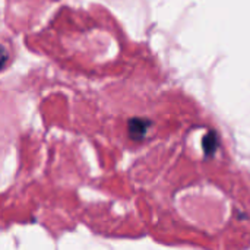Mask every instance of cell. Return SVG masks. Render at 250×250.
Listing matches in <instances>:
<instances>
[{
	"label": "cell",
	"mask_w": 250,
	"mask_h": 250,
	"mask_svg": "<svg viewBox=\"0 0 250 250\" xmlns=\"http://www.w3.org/2000/svg\"><path fill=\"white\" fill-rule=\"evenodd\" d=\"M217 149V136L214 132H209L205 138H204V152L207 154V157H211Z\"/></svg>",
	"instance_id": "2"
},
{
	"label": "cell",
	"mask_w": 250,
	"mask_h": 250,
	"mask_svg": "<svg viewBox=\"0 0 250 250\" xmlns=\"http://www.w3.org/2000/svg\"><path fill=\"white\" fill-rule=\"evenodd\" d=\"M6 59H7V54H6V50L3 48V47H0V67L4 64V62H6Z\"/></svg>",
	"instance_id": "3"
},
{
	"label": "cell",
	"mask_w": 250,
	"mask_h": 250,
	"mask_svg": "<svg viewBox=\"0 0 250 250\" xmlns=\"http://www.w3.org/2000/svg\"><path fill=\"white\" fill-rule=\"evenodd\" d=\"M149 126H151L149 120H145V119H132L129 122V135H130V138H133L136 141L144 139L146 136V133H148Z\"/></svg>",
	"instance_id": "1"
}]
</instances>
